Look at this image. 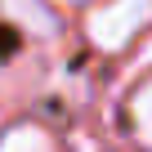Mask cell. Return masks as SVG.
<instances>
[{"label":"cell","mask_w":152,"mask_h":152,"mask_svg":"<svg viewBox=\"0 0 152 152\" xmlns=\"http://www.w3.org/2000/svg\"><path fill=\"white\" fill-rule=\"evenodd\" d=\"M152 23V0H107L85 18V31L99 49H125Z\"/></svg>","instance_id":"obj_1"},{"label":"cell","mask_w":152,"mask_h":152,"mask_svg":"<svg viewBox=\"0 0 152 152\" xmlns=\"http://www.w3.org/2000/svg\"><path fill=\"white\" fill-rule=\"evenodd\" d=\"M5 14L18 27H27L31 36H49L54 31V14H49L45 0H5Z\"/></svg>","instance_id":"obj_2"},{"label":"cell","mask_w":152,"mask_h":152,"mask_svg":"<svg viewBox=\"0 0 152 152\" xmlns=\"http://www.w3.org/2000/svg\"><path fill=\"white\" fill-rule=\"evenodd\" d=\"M0 148L5 152H23V148H54V134L40 125H14L0 134Z\"/></svg>","instance_id":"obj_3"},{"label":"cell","mask_w":152,"mask_h":152,"mask_svg":"<svg viewBox=\"0 0 152 152\" xmlns=\"http://www.w3.org/2000/svg\"><path fill=\"white\" fill-rule=\"evenodd\" d=\"M130 112H134V125H139V134H143V139H152V81H148V85L134 94Z\"/></svg>","instance_id":"obj_4"}]
</instances>
